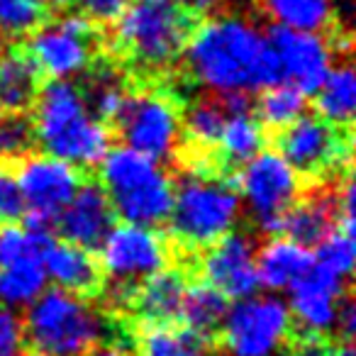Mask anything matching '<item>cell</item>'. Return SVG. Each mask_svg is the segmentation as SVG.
<instances>
[{
  "mask_svg": "<svg viewBox=\"0 0 356 356\" xmlns=\"http://www.w3.org/2000/svg\"><path fill=\"white\" fill-rule=\"evenodd\" d=\"M90 356H132V354L124 351L120 344H103V346H98Z\"/></svg>",
  "mask_w": 356,
  "mask_h": 356,
  "instance_id": "60d3db41",
  "label": "cell"
},
{
  "mask_svg": "<svg viewBox=\"0 0 356 356\" xmlns=\"http://www.w3.org/2000/svg\"><path fill=\"white\" fill-rule=\"evenodd\" d=\"M25 327L13 307L0 305V356H25Z\"/></svg>",
  "mask_w": 356,
  "mask_h": 356,
  "instance_id": "d590c367",
  "label": "cell"
},
{
  "mask_svg": "<svg viewBox=\"0 0 356 356\" xmlns=\"http://www.w3.org/2000/svg\"><path fill=\"white\" fill-rule=\"evenodd\" d=\"M40 93V74L25 51L0 54V115H25Z\"/></svg>",
  "mask_w": 356,
  "mask_h": 356,
  "instance_id": "7402d4cb",
  "label": "cell"
},
{
  "mask_svg": "<svg viewBox=\"0 0 356 356\" xmlns=\"http://www.w3.org/2000/svg\"><path fill=\"white\" fill-rule=\"evenodd\" d=\"M51 242V229L20 227L15 222L0 225V268L25 259H42Z\"/></svg>",
  "mask_w": 356,
  "mask_h": 356,
  "instance_id": "4dcf8cb0",
  "label": "cell"
},
{
  "mask_svg": "<svg viewBox=\"0 0 356 356\" xmlns=\"http://www.w3.org/2000/svg\"><path fill=\"white\" fill-rule=\"evenodd\" d=\"M47 273L42 259H25L0 268V305L27 307L47 291Z\"/></svg>",
  "mask_w": 356,
  "mask_h": 356,
  "instance_id": "4316f807",
  "label": "cell"
},
{
  "mask_svg": "<svg viewBox=\"0 0 356 356\" xmlns=\"http://www.w3.org/2000/svg\"><path fill=\"white\" fill-rule=\"evenodd\" d=\"M42 264L47 281L66 293L86 298L95 296L103 286V271L93 254L71 242H51L42 257Z\"/></svg>",
  "mask_w": 356,
  "mask_h": 356,
  "instance_id": "ac0fdd59",
  "label": "cell"
},
{
  "mask_svg": "<svg viewBox=\"0 0 356 356\" xmlns=\"http://www.w3.org/2000/svg\"><path fill=\"white\" fill-rule=\"evenodd\" d=\"M186 276L178 268H161L149 278L139 281L129 296L127 305L134 307L147 325H171L181 312L186 296Z\"/></svg>",
  "mask_w": 356,
  "mask_h": 356,
  "instance_id": "d6986e66",
  "label": "cell"
},
{
  "mask_svg": "<svg viewBox=\"0 0 356 356\" xmlns=\"http://www.w3.org/2000/svg\"><path fill=\"white\" fill-rule=\"evenodd\" d=\"M356 110V79L351 64H337L317 88V113L334 127H346Z\"/></svg>",
  "mask_w": 356,
  "mask_h": 356,
  "instance_id": "cb8c5ba5",
  "label": "cell"
},
{
  "mask_svg": "<svg viewBox=\"0 0 356 356\" xmlns=\"http://www.w3.org/2000/svg\"><path fill=\"white\" fill-rule=\"evenodd\" d=\"M100 166V188L122 222L159 227L166 222L173 205V181L161 161L129 147L110 149Z\"/></svg>",
  "mask_w": 356,
  "mask_h": 356,
  "instance_id": "3957f363",
  "label": "cell"
},
{
  "mask_svg": "<svg viewBox=\"0 0 356 356\" xmlns=\"http://www.w3.org/2000/svg\"><path fill=\"white\" fill-rule=\"evenodd\" d=\"M239 200L249 208L259 229L278 234L291 205L300 198V176L278 152H259L237 176Z\"/></svg>",
  "mask_w": 356,
  "mask_h": 356,
  "instance_id": "9c48e42d",
  "label": "cell"
},
{
  "mask_svg": "<svg viewBox=\"0 0 356 356\" xmlns=\"http://www.w3.org/2000/svg\"><path fill=\"white\" fill-rule=\"evenodd\" d=\"M32 132L42 154L76 168L98 166L110 152V129L90 113L81 86L74 81H49L35 98Z\"/></svg>",
  "mask_w": 356,
  "mask_h": 356,
  "instance_id": "7a4b0ae2",
  "label": "cell"
},
{
  "mask_svg": "<svg viewBox=\"0 0 356 356\" xmlns=\"http://www.w3.org/2000/svg\"><path fill=\"white\" fill-rule=\"evenodd\" d=\"M186 71L213 95L254 93L281 83V71L261 27L247 15H215L193 27L184 49Z\"/></svg>",
  "mask_w": 356,
  "mask_h": 356,
  "instance_id": "6da1fadb",
  "label": "cell"
},
{
  "mask_svg": "<svg viewBox=\"0 0 356 356\" xmlns=\"http://www.w3.org/2000/svg\"><path fill=\"white\" fill-rule=\"evenodd\" d=\"M225 120H227V110L220 95L195 98L184 115V132L195 147H218Z\"/></svg>",
  "mask_w": 356,
  "mask_h": 356,
  "instance_id": "f546056e",
  "label": "cell"
},
{
  "mask_svg": "<svg viewBox=\"0 0 356 356\" xmlns=\"http://www.w3.org/2000/svg\"><path fill=\"white\" fill-rule=\"evenodd\" d=\"M293 330L288 302L278 296H252L227 307L220 337L227 356H276Z\"/></svg>",
  "mask_w": 356,
  "mask_h": 356,
  "instance_id": "ba28073f",
  "label": "cell"
},
{
  "mask_svg": "<svg viewBox=\"0 0 356 356\" xmlns=\"http://www.w3.org/2000/svg\"><path fill=\"white\" fill-rule=\"evenodd\" d=\"M49 3L56 8H66V6H71V3H76V0H49Z\"/></svg>",
  "mask_w": 356,
  "mask_h": 356,
  "instance_id": "7bdbcfd3",
  "label": "cell"
},
{
  "mask_svg": "<svg viewBox=\"0 0 356 356\" xmlns=\"http://www.w3.org/2000/svg\"><path fill=\"white\" fill-rule=\"evenodd\" d=\"M344 283L339 276L325 271L312 261L310 271L291 288L288 310L305 337H325L334 330L337 310L344 298Z\"/></svg>",
  "mask_w": 356,
  "mask_h": 356,
  "instance_id": "2e32d148",
  "label": "cell"
},
{
  "mask_svg": "<svg viewBox=\"0 0 356 356\" xmlns=\"http://www.w3.org/2000/svg\"><path fill=\"white\" fill-rule=\"evenodd\" d=\"M49 0H0V40L30 37L47 22Z\"/></svg>",
  "mask_w": 356,
  "mask_h": 356,
  "instance_id": "1f68e13d",
  "label": "cell"
},
{
  "mask_svg": "<svg viewBox=\"0 0 356 356\" xmlns=\"http://www.w3.org/2000/svg\"><path fill=\"white\" fill-rule=\"evenodd\" d=\"M81 8V15L88 22H100V25H110L118 22L120 15L127 10L132 0H76Z\"/></svg>",
  "mask_w": 356,
  "mask_h": 356,
  "instance_id": "74e56055",
  "label": "cell"
},
{
  "mask_svg": "<svg viewBox=\"0 0 356 356\" xmlns=\"http://www.w3.org/2000/svg\"><path fill=\"white\" fill-rule=\"evenodd\" d=\"M268 44L278 61L281 83L298 88L302 95L317 93L334 64V47L320 32H296L273 27Z\"/></svg>",
  "mask_w": 356,
  "mask_h": 356,
  "instance_id": "5bb4252c",
  "label": "cell"
},
{
  "mask_svg": "<svg viewBox=\"0 0 356 356\" xmlns=\"http://www.w3.org/2000/svg\"><path fill=\"white\" fill-rule=\"evenodd\" d=\"M25 339L47 356H88L105 344L110 325L86 298L61 288L44 291L27 305Z\"/></svg>",
  "mask_w": 356,
  "mask_h": 356,
  "instance_id": "277c9868",
  "label": "cell"
},
{
  "mask_svg": "<svg viewBox=\"0 0 356 356\" xmlns=\"http://www.w3.org/2000/svg\"><path fill=\"white\" fill-rule=\"evenodd\" d=\"M242 218L237 188L208 171H193L173 186L168 222L178 242L186 247H210L234 229Z\"/></svg>",
  "mask_w": 356,
  "mask_h": 356,
  "instance_id": "8992f818",
  "label": "cell"
},
{
  "mask_svg": "<svg viewBox=\"0 0 356 356\" xmlns=\"http://www.w3.org/2000/svg\"><path fill=\"white\" fill-rule=\"evenodd\" d=\"M227 307V298L203 281L186 288L178 317H181L186 330L195 332L203 339H210L220 330V325H222Z\"/></svg>",
  "mask_w": 356,
  "mask_h": 356,
  "instance_id": "d4e9b609",
  "label": "cell"
},
{
  "mask_svg": "<svg viewBox=\"0 0 356 356\" xmlns=\"http://www.w3.org/2000/svg\"><path fill=\"white\" fill-rule=\"evenodd\" d=\"M351 142L341 137L334 124L325 122L320 115H302L278 137V154L298 173H317L339 168L349 159Z\"/></svg>",
  "mask_w": 356,
  "mask_h": 356,
  "instance_id": "4fadbf2b",
  "label": "cell"
},
{
  "mask_svg": "<svg viewBox=\"0 0 356 356\" xmlns=\"http://www.w3.org/2000/svg\"><path fill=\"white\" fill-rule=\"evenodd\" d=\"M307 95H302L298 88L288 83H276L264 88V95L257 103L259 122L271 129H286L298 118L305 115Z\"/></svg>",
  "mask_w": 356,
  "mask_h": 356,
  "instance_id": "f1b7e54d",
  "label": "cell"
},
{
  "mask_svg": "<svg viewBox=\"0 0 356 356\" xmlns=\"http://www.w3.org/2000/svg\"><path fill=\"white\" fill-rule=\"evenodd\" d=\"M334 330L344 341H351V337H354V332H356V305H354L351 298H346V296L341 298L339 310H337Z\"/></svg>",
  "mask_w": 356,
  "mask_h": 356,
  "instance_id": "f35d334b",
  "label": "cell"
},
{
  "mask_svg": "<svg viewBox=\"0 0 356 356\" xmlns=\"http://www.w3.org/2000/svg\"><path fill=\"white\" fill-rule=\"evenodd\" d=\"M35 147L32 122L25 115H0V161H13Z\"/></svg>",
  "mask_w": 356,
  "mask_h": 356,
  "instance_id": "e575fe53",
  "label": "cell"
},
{
  "mask_svg": "<svg viewBox=\"0 0 356 356\" xmlns=\"http://www.w3.org/2000/svg\"><path fill=\"white\" fill-rule=\"evenodd\" d=\"M354 259H356L354 234L344 232V229H334V232H330L317 244V254L312 257V261L325 268V271L339 276L341 281H346L351 276V271H354Z\"/></svg>",
  "mask_w": 356,
  "mask_h": 356,
  "instance_id": "836d02e7",
  "label": "cell"
},
{
  "mask_svg": "<svg viewBox=\"0 0 356 356\" xmlns=\"http://www.w3.org/2000/svg\"><path fill=\"white\" fill-rule=\"evenodd\" d=\"M312 266V254L307 247L288 237H273L257 249L259 283L268 291H291Z\"/></svg>",
  "mask_w": 356,
  "mask_h": 356,
  "instance_id": "44dd1931",
  "label": "cell"
},
{
  "mask_svg": "<svg viewBox=\"0 0 356 356\" xmlns=\"http://www.w3.org/2000/svg\"><path fill=\"white\" fill-rule=\"evenodd\" d=\"M332 356H356V354H354V346H351V341H344V344H339L334 351H332Z\"/></svg>",
  "mask_w": 356,
  "mask_h": 356,
  "instance_id": "b9f144b4",
  "label": "cell"
},
{
  "mask_svg": "<svg viewBox=\"0 0 356 356\" xmlns=\"http://www.w3.org/2000/svg\"><path fill=\"white\" fill-rule=\"evenodd\" d=\"M86 95L90 113L98 120H115L120 113V108L127 100V88H124L122 79L110 69H98L90 76L88 86L81 88Z\"/></svg>",
  "mask_w": 356,
  "mask_h": 356,
  "instance_id": "d6a6232c",
  "label": "cell"
},
{
  "mask_svg": "<svg viewBox=\"0 0 356 356\" xmlns=\"http://www.w3.org/2000/svg\"><path fill=\"white\" fill-rule=\"evenodd\" d=\"M113 220L115 213L100 184H81L74 198L59 213L56 225H59V232L64 234V242L90 252L93 247H100L105 234L115 227Z\"/></svg>",
  "mask_w": 356,
  "mask_h": 356,
  "instance_id": "e0dca14e",
  "label": "cell"
},
{
  "mask_svg": "<svg viewBox=\"0 0 356 356\" xmlns=\"http://www.w3.org/2000/svg\"><path fill=\"white\" fill-rule=\"evenodd\" d=\"M124 147L154 159L166 161L176 154L184 134L181 105L166 90H139L129 93L118 118L113 120Z\"/></svg>",
  "mask_w": 356,
  "mask_h": 356,
  "instance_id": "52a82bcc",
  "label": "cell"
},
{
  "mask_svg": "<svg viewBox=\"0 0 356 356\" xmlns=\"http://www.w3.org/2000/svg\"><path fill=\"white\" fill-rule=\"evenodd\" d=\"M27 356H47V354H40V351H35V354H27Z\"/></svg>",
  "mask_w": 356,
  "mask_h": 356,
  "instance_id": "ee69618b",
  "label": "cell"
},
{
  "mask_svg": "<svg viewBox=\"0 0 356 356\" xmlns=\"http://www.w3.org/2000/svg\"><path fill=\"white\" fill-rule=\"evenodd\" d=\"M178 6H184L188 13H205V10H215V8H222L229 0H176Z\"/></svg>",
  "mask_w": 356,
  "mask_h": 356,
  "instance_id": "ab89813d",
  "label": "cell"
},
{
  "mask_svg": "<svg viewBox=\"0 0 356 356\" xmlns=\"http://www.w3.org/2000/svg\"><path fill=\"white\" fill-rule=\"evenodd\" d=\"M266 144V127L252 113L227 115L222 134L218 139L220 156L227 166H244L249 159L264 152Z\"/></svg>",
  "mask_w": 356,
  "mask_h": 356,
  "instance_id": "484cf974",
  "label": "cell"
},
{
  "mask_svg": "<svg viewBox=\"0 0 356 356\" xmlns=\"http://www.w3.org/2000/svg\"><path fill=\"white\" fill-rule=\"evenodd\" d=\"M27 59L40 76L51 81H74L88 71L95 56L93 22L83 15H64L54 22H42L27 37Z\"/></svg>",
  "mask_w": 356,
  "mask_h": 356,
  "instance_id": "8fae6325",
  "label": "cell"
},
{
  "mask_svg": "<svg viewBox=\"0 0 356 356\" xmlns=\"http://www.w3.org/2000/svg\"><path fill=\"white\" fill-rule=\"evenodd\" d=\"M339 222V203L337 193H312L302 200H296L283 218L281 232L288 239L302 244V247H317L330 232L337 229Z\"/></svg>",
  "mask_w": 356,
  "mask_h": 356,
  "instance_id": "ffe728a7",
  "label": "cell"
},
{
  "mask_svg": "<svg viewBox=\"0 0 356 356\" xmlns=\"http://www.w3.org/2000/svg\"><path fill=\"white\" fill-rule=\"evenodd\" d=\"M200 268L205 283L222 293L227 300L252 298L261 286L257 271V242L244 232H229L210 244Z\"/></svg>",
  "mask_w": 356,
  "mask_h": 356,
  "instance_id": "9a60e30c",
  "label": "cell"
},
{
  "mask_svg": "<svg viewBox=\"0 0 356 356\" xmlns=\"http://www.w3.org/2000/svg\"><path fill=\"white\" fill-rule=\"evenodd\" d=\"M193 13L176 0H132L115 22L120 49L147 71H161L184 54Z\"/></svg>",
  "mask_w": 356,
  "mask_h": 356,
  "instance_id": "5b68a950",
  "label": "cell"
},
{
  "mask_svg": "<svg viewBox=\"0 0 356 356\" xmlns=\"http://www.w3.org/2000/svg\"><path fill=\"white\" fill-rule=\"evenodd\" d=\"M25 215L20 188H17L15 173L0 163V225L15 222Z\"/></svg>",
  "mask_w": 356,
  "mask_h": 356,
  "instance_id": "8d00e7d4",
  "label": "cell"
},
{
  "mask_svg": "<svg viewBox=\"0 0 356 356\" xmlns=\"http://www.w3.org/2000/svg\"><path fill=\"white\" fill-rule=\"evenodd\" d=\"M100 271L118 286V300L127 305L134 286L166 268L168 244L156 227L122 222L100 242Z\"/></svg>",
  "mask_w": 356,
  "mask_h": 356,
  "instance_id": "30bf717a",
  "label": "cell"
},
{
  "mask_svg": "<svg viewBox=\"0 0 356 356\" xmlns=\"http://www.w3.org/2000/svg\"><path fill=\"white\" fill-rule=\"evenodd\" d=\"M273 27L296 32H325L334 22V0H257Z\"/></svg>",
  "mask_w": 356,
  "mask_h": 356,
  "instance_id": "603a6c76",
  "label": "cell"
},
{
  "mask_svg": "<svg viewBox=\"0 0 356 356\" xmlns=\"http://www.w3.org/2000/svg\"><path fill=\"white\" fill-rule=\"evenodd\" d=\"M139 356H210V346L186 327L149 325L139 337Z\"/></svg>",
  "mask_w": 356,
  "mask_h": 356,
  "instance_id": "83f0119b",
  "label": "cell"
},
{
  "mask_svg": "<svg viewBox=\"0 0 356 356\" xmlns=\"http://www.w3.org/2000/svg\"><path fill=\"white\" fill-rule=\"evenodd\" d=\"M15 181L25 203L27 227L32 229H49L83 184L79 168L49 154L22 156L17 163Z\"/></svg>",
  "mask_w": 356,
  "mask_h": 356,
  "instance_id": "7c38bea8",
  "label": "cell"
}]
</instances>
